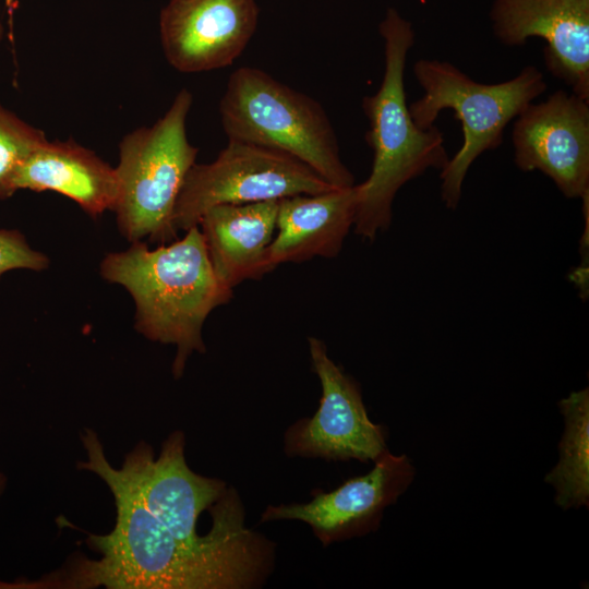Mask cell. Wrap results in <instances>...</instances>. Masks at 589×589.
I'll list each match as a JSON object with an SVG mask.
<instances>
[{"label":"cell","mask_w":589,"mask_h":589,"mask_svg":"<svg viewBox=\"0 0 589 589\" xmlns=\"http://www.w3.org/2000/svg\"><path fill=\"white\" fill-rule=\"evenodd\" d=\"M3 37H4V27L0 20V43L2 41Z\"/></svg>","instance_id":"21"},{"label":"cell","mask_w":589,"mask_h":589,"mask_svg":"<svg viewBox=\"0 0 589 589\" xmlns=\"http://www.w3.org/2000/svg\"><path fill=\"white\" fill-rule=\"evenodd\" d=\"M491 19L506 46L544 39L549 72L589 100V0H494Z\"/></svg>","instance_id":"13"},{"label":"cell","mask_w":589,"mask_h":589,"mask_svg":"<svg viewBox=\"0 0 589 589\" xmlns=\"http://www.w3.org/2000/svg\"><path fill=\"white\" fill-rule=\"evenodd\" d=\"M7 3L12 4L13 0H5Z\"/></svg>","instance_id":"23"},{"label":"cell","mask_w":589,"mask_h":589,"mask_svg":"<svg viewBox=\"0 0 589 589\" xmlns=\"http://www.w3.org/2000/svg\"><path fill=\"white\" fill-rule=\"evenodd\" d=\"M17 190L52 191L75 202L96 218L112 211L118 194L116 168L74 140L46 141L19 167Z\"/></svg>","instance_id":"15"},{"label":"cell","mask_w":589,"mask_h":589,"mask_svg":"<svg viewBox=\"0 0 589 589\" xmlns=\"http://www.w3.org/2000/svg\"><path fill=\"white\" fill-rule=\"evenodd\" d=\"M378 31L384 41V74L377 92L362 100L373 161L368 179L357 184L353 224L354 232L369 241L390 226L399 189L428 169L442 170L449 160L443 133L435 124L419 128L407 105L404 76L414 44L411 23L388 9Z\"/></svg>","instance_id":"3"},{"label":"cell","mask_w":589,"mask_h":589,"mask_svg":"<svg viewBox=\"0 0 589 589\" xmlns=\"http://www.w3.org/2000/svg\"><path fill=\"white\" fill-rule=\"evenodd\" d=\"M46 141L40 129L0 105V201L16 192L13 180L19 167Z\"/></svg>","instance_id":"18"},{"label":"cell","mask_w":589,"mask_h":589,"mask_svg":"<svg viewBox=\"0 0 589 589\" xmlns=\"http://www.w3.org/2000/svg\"><path fill=\"white\" fill-rule=\"evenodd\" d=\"M81 441L86 459L77 467L96 474L112 493L115 527L87 536L98 558H71L29 588L252 589L269 576L275 545L245 527L233 488L208 509L213 522L205 540L188 543L146 508L131 478L108 461L96 432L84 429Z\"/></svg>","instance_id":"1"},{"label":"cell","mask_w":589,"mask_h":589,"mask_svg":"<svg viewBox=\"0 0 589 589\" xmlns=\"http://www.w3.org/2000/svg\"><path fill=\"white\" fill-rule=\"evenodd\" d=\"M308 342L322 396L313 417L286 431V454L375 462L387 452L383 428L370 420L358 384L328 357L324 341L309 337Z\"/></svg>","instance_id":"8"},{"label":"cell","mask_w":589,"mask_h":589,"mask_svg":"<svg viewBox=\"0 0 589 589\" xmlns=\"http://www.w3.org/2000/svg\"><path fill=\"white\" fill-rule=\"evenodd\" d=\"M335 189L299 159L267 147L228 141L211 163L189 170L173 209L176 230L197 226L203 214L221 204L278 201Z\"/></svg>","instance_id":"7"},{"label":"cell","mask_w":589,"mask_h":589,"mask_svg":"<svg viewBox=\"0 0 589 589\" xmlns=\"http://www.w3.org/2000/svg\"><path fill=\"white\" fill-rule=\"evenodd\" d=\"M413 74L423 89V95L409 105L414 123L428 129L445 109L453 110L461 122L462 145L440 175L442 200L447 208L456 209L470 166L484 152L502 144L505 127L545 92L546 82L538 68L527 65L510 80L480 83L456 65L436 59L416 61Z\"/></svg>","instance_id":"4"},{"label":"cell","mask_w":589,"mask_h":589,"mask_svg":"<svg viewBox=\"0 0 589 589\" xmlns=\"http://www.w3.org/2000/svg\"><path fill=\"white\" fill-rule=\"evenodd\" d=\"M100 275L124 287L135 304V329L152 341L176 346L172 374L182 376L193 352L204 353L209 313L228 303L232 289L217 278L199 226L180 240L149 249L142 241L108 253Z\"/></svg>","instance_id":"2"},{"label":"cell","mask_w":589,"mask_h":589,"mask_svg":"<svg viewBox=\"0 0 589 589\" xmlns=\"http://www.w3.org/2000/svg\"><path fill=\"white\" fill-rule=\"evenodd\" d=\"M255 0H169L159 14V35L169 64L182 73L231 65L253 37Z\"/></svg>","instance_id":"11"},{"label":"cell","mask_w":589,"mask_h":589,"mask_svg":"<svg viewBox=\"0 0 589 589\" xmlns=\"http://www.w3.org/2000/svg\"><path fill=\"white\" fill-rule=\"evenodd\" d=\"M565 429L558 443V461L545 476L555 489V503L563 509L589 505V389L586 387L558 401Z\"/></svg>","instance_id":"17"},{"label":"cell","mask_w":589,"mask_h":589,"mask_svg":"<svg viewBox=\"0 0 589 589\" xmlns=\"http://www.w3.org/2000/svg\"><path fill=\"white\" fill-rule=\"evenodd\" d=\"M515 165L541 171L567 199H589V100L555 91L529 104L512 131Z\"/></svg>","instance_id":"9"},{"label":"cell","mask_w":589,"mask_h":589,"mask_svg":"<svg viewBox=\"0 0 589 589\" xmlns=\"http://www.w3.org/2000/svg\"><path fill=\"white\" fill-rule=\"evenodd\" d=\"M278 201L216 205L201 217L197 226L209 261L225 286L233 289L267 274L265 257L276 231Z\"/></svg>","instance_id":"16"},{"label":"cell","mask_w":589,"mask_h":589,"mask_svg":"<svg viewBox=\"0 0 589 589\" xmlns=\"http://www.w3.org/2000/svg\"><path fill=\"white\" fill-rule=\"evenodd\" d=\"M219 112L228 141L286 153L308 165L334 188L354 185L322 105L265 71L252 67L233 71Z\"/></svg>","instance_id":"5"},{"label":"cell","mask_w":589,"mask_h":589,"mask_svg":"<svg viewBox=\"0 0 589 589\" xmlns=\"http://www.w3.org/2000/svg\"><path fill=\"white\" fill-rule=\"evenodd\" d=\"M357 205V184L279 200L276 231L265 257L266 272L316 256L336 257L353 227Z\"/></svg>","instance_id":"14"},{"label":"cell","mask_w":589,"mask_h":589,"mask_svg":"<svg viewBox=\"0 0 589 589\" xmlns=\"http://www.w3.org/2000/svg\"><path fill=\"white\" fill-rule=\"evenodd\" d=\"M49 259L28 244L24 235L13 229H0V278L13 269L44 271Z\"/></svg>","instance_id":"19"},{"label":"cell","mask_w":589,"mask_h":589,"mask_svg":"<svg viewBox=\"0 0 589 589\" xmlns=\"http://www.w3.org/2000/svg\"><path fill=\"white\" fill-rule=\"evenodd\" d=\"M192 101L191 92L182 88L153 125L125 134L119 144L112 211L120 233L131 243L147 238L165 244L177 238L173 209L199 154L185 128Z\"/></svg>","instance_id":"6"},{"label":"cell","mask_w":589,"mask_h":589,"mask_svg":"<svg viewBox=\"0 0 589 589\" xmlns=\"http://www.w3.org/2000/svg\"><path fill=\"white\" fill-rule=\"evenodd\" d=\"M374 464L369 473L349 479L330 492H318L308 503L268 505L261 522L303 521L324 546L376 530L384 510L411 484L416 469L406 455L388 450Z\"/></svg>","instance_id":"10"},{"label":"cell","mask_w":589,"mask_h":589,"mask_svg":"<svg viewBox=\"0 0 589 589\" xmlns=\"http://www.w3.org/2000/svg\"><path fill=\"white\" fill-rule=\"evenodd\" d=\"M185 438L172 432L155 457L152 447L136 444L124 457L121 469L133 481L146 508L177 538L192 544L205 540L196 525L227 491L225 481L194 472L184 456Z\"/></svg>","instance_id":"12"},{"label":"cell","mask_w":589,"mask_h":589,"mask_svg":"<svg viewBox=\"0 0 589 589\" xmlns=\"http://www.w3.org/2000/svg\"><path fill=\"white\" fill-rule=\"evenodd\" d=\"M5 485H7V478L2 472H0V496L4 492Z\"/></svg>","instance_id":"20"},{"label":"cell","mask_w":589,"mask_h":589,"mask_svg":"<svg viewBox=\"0 0 589 589\" xmlns=\"http://www.w3.org/2000/svg\"><path fill=\"white\" fill-rule=\"evenodd\" d=\"M581 276H584V271H581ZM584 278L581 277V284H584Z\"/></svg>","instance_id":"22"}]
</instances>
